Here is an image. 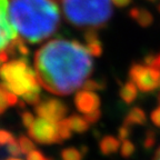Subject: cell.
Instances as JSON below:
<instances>
[{
    "instance_id": "7402d4cb",
    "label": "cell",
    "mask_w": 160,
    "mask_h": 160,
    "mask_svg": "<svg viewBox=\"0 0 160 160\" xmlns=\"http://www.w3.org/2000/svg\"><path fill=\"white\" fill-rule=\"evenodd\" d=\"M8 91L2 85L0 82V115H2L5 112L7 108L9 107L8 103Z\"/></svg>"
},
{
    "instance_id": "9a60e30c",
    "label": "cell",
    "mask_w": 160,
    "mask_h": 160,
    "mask_svg": "<svg viewBox=\"0 0 160 160\" xmlns=\"http://www.w3.org/2000/svg\"><path fill=\"white\" fill-rule=\"evenodd\" d=\"M119 95L120 98L122 100L123 102L127 103V105H130V103H132L136 99H137V96H138V88L135 83L129 80L125 85L121 87L119 91Z\"/></svg>"
},
{
    "instance_id": "d4e9b609",
    "label": "cell",
    "mask_w": 160,
    "mask_h": 160,
    "mask_svg": "<svg viewBox=\"0 0 160 160\" xmlns=\"http://www.w3.org/2000/svg\"><path fill=\"white\" fill-rule=\"evenodd\" d=\"M6 149H7V152L9 155H11L12 157H18L19 155H21V150H20L19 143H18V140H15L13 142L9 143V145L6 146Z\"/></svg>"
},
{
    "instance_id": "7c38bea8",
    "label": "cell",
    "mask_w": 160,
    "mask_h": 160,
    "mask_svg": "<svg viewBox=\"0 0 160 160\" xmlns=\"http://www.w3.org/2000/svg\"><path fill=\"white\" fill-rule=\"evenodd\" d=\"M120 140L113 136H105L102 139L99 141V149L100 152L103 156L113 155L120 149Z\"/></svg>"
},
{
    "instance_id": "277c9868",
    "label": "cell",
    "mask_w": 160,
    "mask_h": 160,
    "mask_svg": "<svg viewBox=\"0 0 160 160\" xmlns=\"http://www.w3.org/2000/svg\"><path fill=\"white\" fill-rule=\"evenodd\" d=\"M0 80L6 89L17 96L23 97L31 92H40L36 71L25 57L3 63L0 68Z\"/></svg>"
},
{
    "instance_id": "603a6c76",
    "label": "cell",
    "mask_w": 160,
    "mask_h": 160,
    "mask_svg": "<svg viewBox=\"0 0 160 160\" xmlns=\"http://www.w3.org/2000/svg\"><path fill=\"white\" fill-rule=\"evenodd\" d=\"M16 140L12 133L5 129H0V146H7Z\"/></svg>"
},
{
    "instance_id": "d6a6232c",
    "label": "cell",
    "mask_w": 160,
    "mask_h": 160,
    "mask_svg": "<svg viewBox=\"0 0 160 160\" xmlns=\"http://www.w3.org/2000/svg\"><path fill=\"white\" fill-rule=\"evenodd\" d=\"M153 160H160V147L157 149L155 153V157H153Z\"/></svg>"
},
{
    "instance_id": "8fae6325",
    "label": "cell",
    "mask_w": 160,
    "mask_h": 160,
    "mask_svg": "<svg viewBox=\"0 0 160 160\" xmlns=\"http://www.w3.org/2000/svg\"><path fill=\"white\" fill-rule=\"evenodd\" d=\"M147 123V116L146 112L139 107H132L126 115L123 125L129 127L132 126H145Z\"/></svg>"
},
{
    "instance_id": "e575fe53",
    "label": "cell",
    "mask_w": 160,
    "mask_h": 160,
    "mask_svg": "<svg viewBox=\"0 0 160 160\" xmlns=\"http://www.w3.org/2000/svg\"><path fill=\"white\" fill-rule=\"evenodd\" d=\"M148 1H150V2H155L156 0H148Z\"/></svg>"
},
{
    "instance_id": "44dd1931",
    "label": "cell",
    "mask_w": 160,
    "mask_h": 160,
    "mask_svg": "<svg viewBox=\"0 0 160 160\" xmlns=\"http://www.w3.org/2000/svg\"><path fill=\"white\" fill-rule=\"evenodd\" d=\"M146 66L151 68H155V69L160 70V51L155 55V53H148L147 56L143 59Z\"/></svg>"
},
{
    "instance_id": "5b68a950",
    "label": "cell",
    "mask_w": 160,
    "mask_h": 160,
    "mask_svg": "<svg viewBox=\"0 0 160 160\" xmlns=\"http://www.w3.org/2000/svg\"><path fill=\"white\" fill-rule=\"evenodd\" d=\"M129 78L141 92H151L160 87V70L141 63L131 65Z\"/></svg>"
},
{
    "instance_id": "5bb4252c",
    "label": "cell",
    "mask_w": 160,
    "mask_h": 160,
    "mask_svg": "<svg viewBox=\"0 0 160 160\" xmlns=\"http://www.w3.org/2000/svg\"><path fill=\"white\" fill-rule=\"evenodd\" d=\"M67 119V122L69 125L71 131L76 133H85L86 131L89 130L90 123L86 120L85 117H81V116L77 115V113H73V115L69 116Z\"/></svg>"
},
{
    "instance_id": "83f0119b",
    "label": "cell",
    "mask_w": 160,
    "mask_h": 160,
    "mask_svg": "<svg viewBox=\"0 0 160 160\" xmlns=\"http://www.w3.org/2000/svg\"><path fill=\"white\" fill-rule=\"evenodd\" d=\"M130 133H131V127L127 125H122L118 130V139L120 141H123V140H127L129 138Z\"/></svg>"
},
{
    "instance_id": "f1b7e54d",
    "label": "cell",
    "mask_w": 160,
    "mask_h": 160,
    "mask_svg": "<svg viewBox=\"0 0 160 160\" xmlns=\"http://www.w3.org/2000/svg\"><path fill=\"white\" fill-rule=\"evenodd\" d=\"M150 120H151V122H152L156 127L160 128V105H158V107L151 112V115H150Z\"/></svg>"
},
{
    "instance_id": "d6986e66",
    "label": "cell",
    "mask_w": 160,
    "mask_h": 160,
    "mask_svg": "<svg viewBox=\"0 0 160 160\" xmlns=\"http://www.w3.org/2000/svg\"><path fill=\"white\" fill-rule=\"evenodd\" d=\"M58 130H59V136L61 138V140H67L69 138H71V135H72V131L70 129L69 125L67 122V119H62L60 120L59 122H58Z\"/></svg>"
},
{
    "instance_id": "484cf974",
    "label": "cell",
    "mask_w": 160,
    "mask_h": 160,
    "mask_svg": "<svg viewBox=\"0 0 160 160\" xmlns=\"http://www.w3.org/2000/svg\"><path fill=\"white\" fill-rule=\"evenodd\" d=\"M35 120H36L35 116L31 112H29V111H23V112L21 113V122H22V125L25 126L27 129L35 122Z\"/></svg>"
},
{
    "instance_id": "ba28073f",
    "label": "cell",
    "mask_w": 160,
    "mask_h": 160,
    "mask_svg": "<svg viewBox=\"0 0 160 160\" xmlns=\"http://www.w3.org/2000/svg\"><path fill=\"white\" fill-rule=\"evenodd\" d=\"M8 0H0V52L17 38V31L8 20Z\"/></svg>"
},
{
    "instance_id": "9c48e42d",
    "label": "cell",
    "mask_w": 160,
    "mask_h": 160,
    "mask_svg": "<svg viewBox=\"0 0 160 160\" xmlns=\"http://www.w3.org/2000/svg\"><path fill=\"white\" fill-rule=\"evenodd\" d=\"M75 106L79 112L88 115L100 108V98L92 91L79 90L75 96Z\"/></svg>"
},
{
    "instance_id": "4316f807",
    "label": "cell",
    "mask_w": 160,
    "mask_h": 160,
    "mask_svg": "<svg viewBox=\"0 0 160 160\" xmlns=\"http://www.w3.org/2000/svg\"><path fill=\"white\" fill-rule=\"evenodd\" d=\"M27 160H52V159L47 157V156H45L40 150L35 149L27 155Z\"/></svg>"
},
{
    "instance_id": "e0dca14e",
    "label": "cell",
    "mask_w": 160,
    "mask_h": 160,
    "mask_svg": "<svg viewBox=\"0 0 160 160\" xmlns=\"http://www.w3.org/2000/svg\"><path fill=\"white\" fill-rule=\"evenodd\" d=\"M18 143H19L20 150H21V153L27 156L28 153H30L32 150L36 149V145L32 140L30 139V137L27 136H20L18 138Z\"/></svg>"
},
{
    "instance_id": "3957f363",
    "label": "cell",
    "mask_w": 160,
    "mask_h": 160,
    "mask_svg": "<svg viewBox=\"0 0 160 160\" xmlns=\"http://www.w3.org/2000/svg\"><path fill=\"white\" fill-rule=\"evenodd\" d=\"M66 20L76 28L97 30L112 16V0H61Z\"/></svg>"
},
{
    "instance_id": "4dcf8cb0",
    "label": "cell",
    "mask_w": 160,
    "mask_h": 160,
    "mask_svg": "<svg viewBox=\"0 0 160 160\" xmlns=\"http://www.w3.org/2000/svg\"><path fill=\"white\" fill-rule=\"evenodd\" d=\"M132 0H112V2L115 6H117L118 8H123L127 7L129 3H131Z\"/></svg>"
},
{
    "instance_id": "1f68e13d",
    "label": "cell",
    "mask_w": 160,
    "mask_h": 160,
    "mask_svg": "<svg viewBox=\"0 0 160 160\" xmlns=\"http://www.w3.org/2000/svg\"><path fill=\"white\" fill-rule=\"evenodd\" d=\"M8 59H9V56L6 52V50L1 51V52H0V68H1V66H2L3 63L8 62Z\"/></svg>"
},
{
    "instance_id": "836d02e7",
    "label": "cell",
    "mask_w": 160,
    "mask_h": 160,
    "mask_svg": "<svg viewBox=\"0 0 160 160\" xmlns=\"http://www.w3.org/2000/svg\"><path fill=\"white\" fill-rule=\"evenodd\" d=\"M7 160H21V159H19V158H15V157H12V158H9V159H7Z\"/></svg>"
},
{
    "instance_id": "2e32d148",
    "label": "cell",
    "mask_w": 160,
    "mask_h": 160,
    "mask_svg": "<svg viewBox=\"0 0 160 160\" xmlns=\"http://www.w3.org/2000/svg\"><path fill=\"white\" fill-rule=\"evenodd\" d=\"M60 157L62 160H82L83 153L81 152L80 149H77L75 147H69L62 149Z\"/></svg>"
},
{
    "instance_id": "4fadbf2b",
    "label": "cell",
    "mask_w": 160,
    "mask_h": 160,
    "mask_svg": "<svg viewBox=\"0 0 160 160\" xmlns=\"http://www.w3.org/2000/svg\"><path fill=\"white\" fill-rule=\"evenodd\" d=\"M129 16L131 19L137 21L140 27L147 28L153 22L152 15L147 9H143V8H132V9H130Z\"/></svg>"
},
{
    "instance_id": "d590c367",
    "label": "cell",
    "mask_w": 160,
    "mask_h": 160,
    "mask_svg": "<svg viewBox=\"0 0 160 160\" xmlns=\"http://www.w3.org/2000/svg\"><path fill=\"white\" fill-rule=\"evenodd\" d=\"M159 11H160V6H159Z\"/></svg>"
},
{
    "instance_id": "6da1fadb",
    "label": "cell",
    "mask_w": 160,
    "mask_h": 160,
    "mask_svg": "<svg viewBox=\"0 0 160 160\" xmlns=\"http://www.w3.org/2000/svg\"><path fill=\"white\" fill-rule=\"evenodd\" d=\"M38 81L46 90L58 96L75 92L92 73L91 55L77 40L56 38L35 55Z\"/></svg>"
},
{
    "instance_id": "f546056e",
    "label": "cell",
    "mask_w": 160,
    "mask_h": 160,
    "mask_svg": "<svg viewBox=\"0 0 160 160\" xmlns=\"http://www.w3.org/2000/svg\"><path fill=\"white\" fill-rule=\"evenodd\" d=\"M85 118L89 123H96L101 118V111H100V109H98L96 111H93V112L85 115Z\"/></svg>"
},
{
    "instance_id": "7a4b0ae2",
    "label": "cell",
    "mask_w": 160,
    "mask_h": 160,
    "mask_svg": "<svg viewBox=\"0 0 160 160\" xmlns=\"http://www.w3.org/2000/svg\"><path fill=\"white\" fill-rule=\"evenodd\" d=\"M9 17L20 38L29 43L47 39L60 25L56 0H11Z\"/></svg>"
},
{
    "instance_id": "ffe728a7",
    "label": "cell",
    "mask_w": 160,
    "mask_h": 160,
    "mask_svg": "<svg viewBox=\"0 0 160 160\" xmlns=\"http://www.w3.org/2000/svg\"><path fill=\"white\" fill-rule=\"evenodd\" d=\"M136 147L129 139L121 141V146H120V153L123 158H130L135 153Z\"/></svg>"
},
{
    "instance_id": "52a82bcc",
    "label": "cell",
    "mask_w": 160,
    "mask_h": 160,
    "mask_svg": "<svg viewBox=\"0 0 160 160\" xmlns=\"http://www.w3.org/2000/svg\"><path fill=\"white\" fill-rule=\"evenodd\" d=\"M35 112L39 118L59 122L60 120L65 119L67 116L68 107L62 100L46 97L35 106Z\"/></svg>"
},
{
    "instance_id": "cb8c5ba5",
    "label": "cell",
    "mask_w": 160,
    "mask_h": 160,
    "mask_svg": "<svg viewBox=\"0 0 160 160\" xmlns=\"http://www.w3.org/2000/svg\"><path fill=\"white\" fill-rule=\"evenodd\" d=\"M155 142H156V132L152 131V130H148L142 142L143 147H145V149H151L155 146Z\"/></svg>"
},
{
    "instance_id": "ac0fdd59",
    "label": "cell",
    "mask_w": 160,
    "mask_h": 160,
    "mask_svg": "<svg viewBox=\"0 0 160 160\" xmlns=\"http://www.w3.org/2000/svg\"><path fill=\"white\" fill-rule=\"evenodd\" d=\"M106 88V82L103 80L97 79H88L82 86L83 90L88 91H97V90H103Z\"/></svg>"
},
{
    "instance_id": "30bf717a",
    "label": "cell",
    "mask_w": 160,
    "mask_h": 160,
    "mask_svg": "<svg viewBox=\"0 0 160 160\" xmlns=\"http://www.w3.org/2000/svg\"><path fill=\"white\" fill-rule=\"evenodd\" d=\"M85 40L86 48L88 49L90 55L95 56V57H100L102 53V43H101L99 37H98L97 30H87L85 33Z\"/></svg>"
},
{
    "instance_id": "8992f818",
    "label": "cell",
    "mask_w": 160,
    "mask_h": 160,
    "mask_svg": "<svg viewBox=\"0 0 160 160\" xmlns=\"http://www.w3.org/2000/svg\"><path fill=\"white\" fill-rule=\"evenodd\" d=\"M28 136L40 145H55L62 142L59 136L58 122L43 118H37L35 122L28 128Z\"/></svg>"
}]
</instances>
